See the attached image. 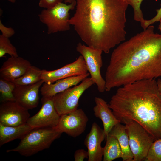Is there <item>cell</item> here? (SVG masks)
Listing matches in <instances>:
<instances>
[{
	"mask_svg": "<svg viewBox=\"0 0 161 161\" xmlns=\"http://www.w3.org/2000/svg\"><path fill=\"white\" fill-rule=\"evenodd\" d=\"M150 25L113 51L106 72V91L161 76V34Z\"/></svg>",
	"mask_w": 161,
	"mask_h": 161,
	"instance_id": "1",
	"label": "cell"
},
{
	"mask_svg": "<svg viewBox=\"0 0 161 161\" xmlns=\"http://www.w3.org/2000/svg\"><path fill=\"white\" fill-rule=\"evenodd\" d=\"M128 5L124 0H76L69 22L87 46L108 53L125 40Z\"/></svg>",
	"mask_w": 161,
	"mask_h": 161,
	"instance_id": "2",
	"label": "cell"
},
{
	"mask_svg": "<svg viewBox=\"0 0 161 161\" xmlns=\"http://www.w3.org/2000/svg\"><path fill=\"white\" fill-rule=\"evenodd\" d=\"M120 122H137L153 137H161V95L155 79L140 80L120 87L108 104Z\"/></svg>",
	"mask_w": 161,
	"mask_h": 161,
	"instance_id": "3",
	"label": "cell"
},
{
	"mask_svg": "<svg viewBox=\"0 0 161 161\" xmlns=\"http://www.w3.org/2000/svg\"><path fill=\"white\" fill-rule=\"evenodd\" d=\"M62 134L55 127L33 129L21 139L17 147L7 150L6 152H17L23 156H30L49 148Z\"/></svg>",
	"mask_w": 161,
	"mask_h": 161,
	"instance_id": "4",
	"label": "cell"
},
{
	"mask_svg": "<svg viewBox=\"0 0 161 161\" xmlns=\"http://www.w3.org/2000/svg\"><path fill=\"white\" fill-rule=\"evenodd\" d=\"M129 137V144L133 155V161L145 160L149 150L154 140L141 125L131 119L123 120Z\"/></svg>",
	"mask_w": 161,
	"mask_h": 161,
	"instance_id": "5",
	"label": "cell"
},
{
	"mask_svg": "<svg viewBox=\"0 0 161 161\" xmlns=\"http://www.w3.org/2000/svg\"><path fill=\"white\" fill-rule=\"evenodd\" d=\"M76 1L69 4L61 2L53 7L44 9L38 15L40 21L47 27V34L68 30L70 29L69 11L76 7Z\"/></svg>",
	"mask_w": 161,
	"mask_h": 161,
	"instance_id": "6",
	"label": "cell"
},
{
	"mask_svg": "<svg viewBox=\"0 0 161 161\" xmlns=\"http://www.w3.org/2000/svg\"><path fill=\"white\" fill-rule=\"evenodd\" d=\"M94 84L91 77H87L79 84L71 87L53 97L54 105L58 114L61 116L77 109L80 97Z\"/></svg>",
	"mask_w": 161,
	"mask_h": 161,
	"instance_id": "7",
	"label": "cell"
},
{
	"mask_svg": "<svg viewBox=\"0 0 161 161\" xmlns=\"http://www.w3.org/2000/svg\"><path fill=\"white\" fill-rule=\"evenodd\" d=\"M76 50L83 57L88 72L96 85L98 90L100 93L106 91V81L100 72L103 65L102 54L103 52L81 42L77 44Z\"/></svg>",
	"mask_w": 161,
	"mask_h": 161,
	"instance_id": "8",
	"label": "cell"
},
{
	"mask_svg": "<svg viewBox=\"0 0 161 161\" xmlns=\"http://www.w3.org/2000/svg\"><path fill=\"white\" fill-rule=\"evenodd\" d=\"M41 101V108L36 114L29 118L27 123L33 129L55 127L60 116L55 108L53 97L42 96Z\"/></svg>",
	"mask_w": 161,
	"mask_h": 161,
	"instance_id": "9",
	"label": "cell"
},
{
	"mask_svg": "<svg viewBox=\"0 0 161 161\" xmlns=\"http://www.w3.org/2000/svg\"><path fill=\"white\" fill-rule=\"evenodd\" d=\"M88 121L84 111L78 109L72 112L61 115L55 128L61 133H65L75 138L84 131Z\"/></svg>",
	"mask_w": 161,
	"mask_h": 161,
	"instance_id": "10",
	"label": "cell"
},
{
	"mask_svg": "<svg viewBox=\"0 0 161 161\" xmlns=\"http://www.w3.org/2000/svg\"><path fill=\"white\" fill-rule=\"evenodd\" d=\"M88 72L84 58L80 55L73 62L58 69L52 71L42 70L41 79L44 83H51L60 79Z\"/></svg>",
	"mask_w": 161,
	"mask_h": 161,
	"instance_id": "11",
	"label": "cell"
},
{
	"mask_svg": "<svg viewBox=\"0 0 161 161\" xmlns=\"http://www.w3.org/2000/svg\"><path fill=\"white\" fill-rule=\"evenodd\" d=\"M28 110L15 101L1 103L0 123L6 126H16L27 123L30 117Z\"/></svg>",
	"mask_w": 161,
	"mask_h": 161,
	"instance_id": "12",
	"label": "cell"
},
{
	"mask_svg": "<svg viewBox=\"0 0 161 161\" xmlns=\"http://www.w3.org/2000/svg\"><path fill=\"white\" fill-rule=\"evenodd\" d=\"M44 83L41 80L33 84L16 85L13 92L15 101L28 110L37 107L39 88Z\"/></svg>",
	"mask_w": 161,
	"mask_h": 161,
	"instance_id": "13",
	"label": "cell"
},
{
	"mask_svg": "<svg viewBox=\"0 0 161 161\" xmlns=\"http://www.w3.org/2000/svg\"><path fill=\"white\" fill-rule=\"evenodd\" d=\"M106 138L103 129L96 123L94 122L84 142L85 145L87 149L88 161L102 160L103 148L101 146V143Z\"/></svg>",
	"mask_w": 161,
	"mask_h": 161,
	"instance_id": "14",
	"label": "cell"
},
{
	"mask_svg": "<svg viewBox=\"0 0 161 161\" xmlns=\"http://www.w3.org/2000/svg\"><path fill=\"white\" fill-rule=\"evenodd\" d=\"M27 60L19 57L11 56L0 69V78L13 81L21 76L31 66Z\"/></svg>",
	"mask_w": 161,
	"mask_h": 161,
	"instance_id": "15",
	"label": "cell"
},
{
	"mask_svg": "<svg viewBox=\"0 0 161 161\" xmlns=\"http://www.w3.org/2000/svg\"><path fill=\"white\" fill-rule=\"evenodd\" d=\"M89 75V73L88 72L82 75L60 79L54 83H44L40 89L41 94L43 97H53L72 86L77 85Z\"/></svg>",
	"mask_w": 161,
	"mask_h": 161,
	"instance_id": "16",
	"label": "cell"
},
{
	"mask_svg": "<svg viewBox=\"0 0 161 161\" xmlns=\"http://www.w3.org/2000/svg\"><path fill=\"white\" fill-rule=\"evenodd\" d=\"M94 100L95 105L93 109L94 114L96 117L102 120L103 130L106 137L112 128L120 122L115 116L108 104L104 100L96 97Z\"/></svg>",
	"mask_w": 161,
	"mask_h": 161,
	"instance_id": "17",
	"label": "cell"
},
{
	"mask_svg": "<svg viewBox=\"0 0 161 161\" xmlns=\"http://www.w3.org/2000/svg\"><path fill=\"white\" fill-rule=\"evenodd\" d=\"M108 135L114 137L118 140L122 150L123 161H133L134 156L130 149L125 125L118 123L112 128Z\"/></svg>",
	"mask_w": 161,
	"mask_h": 161,
	"instance_id": "18",
	"label": "cell"
},
{
	"mask_svg": "<svg viewBox=\"0 0 161 161\" xmlns=\"http://www.w3.org/2000/svg\"><path fill=\"white\" fill-rule=\"evenodd\" d=\"M33 129L27 123L16 126H6L0 123V146L14 140L21 139Z\"/></svg>",
	"mask_w": 161,
	"mask_h": 161,
	"instance_id": "19",
	"label": "cell"
},
{
	"mask_svg": "<svg viewBox=\"0 0 161 161\" xmlns=\"http://www.w3.org/2000/svg\"><path fill=\"white\" fill-rule=\"evenodd\" d=\"M105 146L103 148V161H112L121 158V149L117 139L115 137L107 135Z\"/></svg>",
	"mask_w": 161,
	"mask_h": 161,
	"instance_id": "20",
	"label": "cell"
},
{
	"mask_svg": "<svg viewBox=\"0 0 161 161\" xmlns=\"http://www.w3.org/2000/svg\"><path fill=\"white\" fill-rule=\"evenodd\" d=\"M42 70L34 66L31 65L21 76L14 80L16 85H24L33 84L41 80Z\"/></svg>",
	"mask_w": 161,
	"mask_h": 161,
	"instance_id": "21",
	"label": "cell"
},
{
	"mask_svg": "<svg viewBox=\"0 0 161 161\" xmlns=\"http://www.w3.org/2000/svg\"><path fill=\"white\" fill-rule=\"evenodd\" d=\"M13 82L0 78V92L1 103L15 101L13 92L16 86Z\"/></svg>",
	"mask_w": 161,
	"mask_h": 161,
	"instance_id": "22",
	"label": "cell"
},
{
	"mask_svg": "<svg viewBox=\"0 0 161 161\" xmlns=\"http://www.w3.org/2000/svg\"><path fill=\"white\" fill-rule=\"evenodd\" d=\"M8 54L11 56L17 57V53L16 47L11 43L8 38L0 35V57Z\"/></svg>",
	"mask_w": 161,
	"mask_h": 161,
	"instance_id": "23",
	"label": "cell"
},
{
	"mask_svg": "<svg viewBox=\"0 0 161 161\" xmlns=\"http://www.w3.org/2000/svg\"><path fill=\"white\" fill-rule=\"evenodd\" d=\"M145 160L161 161V137L152 143Z\"/></svg>",
	"mask_w": 161,
	"mask_h": 161,
	"instance_id": "24",
	"label": "cell"
},
{
	"mask_svg": "<svg viewBox=\"0 0 161 161\" xmlns=\"http://www.w3.org/2000/svg\"><path fill=\"white\" fill-rule=\"evenodd\" d=\"M128 4L131 6L134 12V20L142 24L145 19H144L142 11L140 8L141 3L143 0H124Z\"/></svg>",
	"mask_w": 161,
	"mask_h": 161,
	"instance_id": "25",
	"label": "cell"
},
{
	"mask_svg": "<svg viewBox=\"0 0 161 161\" xmlns=\"http://www.w3.org/2000/svg\"><path fill=\"white\" fill-rule=\"evenodd\" d=\"M157 12L156 16L152 18L149 20L145 19L141 26L143 30L145 29L154 23L160 21L161 18V7L159 9L156 10Z\"/></svg>",
	"mask_w": 161,
	"mask_h": 161,
	"instance_id": "26",
	"label": "cell"
},
{
	"mask_svg": "<svg viewBox=\"0 0 161 161\" xmlns=\"http://www.w3.org/2000/svg\"><path fill=\"white\" fill-rule=\"evenodd\" d=\"M63 0H39V7L44 9L53 7L59 3L62 2Z\"/></svg>",
	"mask_w": 161,
	"mask_h": 161,
	"instance_id": "27",
	"label": "cell"
},
{
	"mask_svg": "<svg viewBox=\"0 0 161 161\" xmlns=\"http://www.w3.org/2000/svg\"><path fill=\"white\" fill-rule=\"evenodd\" d=\"M88 152L84 149H78L75 152L74 158L75 161H83L85 159L88 158Z\"/></svg>",
	"mask_w": 161,
	"mask_h": 161,
	"instance_id": "28",
	"label": "cell"
},
{
	"mask_svg": "<svg viewBox=\"0 0 161 161\" xmlns=\"http://www.w3.org/2000/svg\"><path fill=\"white\" fill-rule=\"evenodd\" d=\"M0 30L2 32V35L4 36L9 38L12 36L15 33L14 29L12 27H5L0 20Z\"/></svg>",
	"mask_w": 161,
	"mask_h": 161,
	"instance_id": "29",
	"label": "cell"
},
{
	"mask_svg": "<svg viewBox=\"0 0 161 161\" xmlns=\"http://www.w3.org/2000/svg\"><path fill=\"white\" fill-rule=\"evenodd\" d=\"M157 83L158 91L161 95V79H158Z\"/></svg>",
	"mask_w": 161,
	"mask_h": 161,
	"instance_id": "30",
	"label": "cell"
},
{
	"mask_svg": "<svg viewBox=\"0 0 161 161\" xmlns=\"http://www.w3.org/2000/svg\"><path fill=\"white\" fill-rule=\"evenodd\" d=\"M64 1L65 3H68L70 4L74 1H76V0H64Z\"/></svg>",
	"mask_w": 161,
	"mask_h": 161,
	"instance_id": "31",
	"label": "cell"
},
{
	"mask_svg": "<svg viewBox=\"0 0 161 161\" xmlns=\"http://www.w3.org/2000/svg\"><path fill=\"white\" fill-rule=\"evenodd\" d=\"M160 24L159 25L158 29L160 30L161 32V18L160 20Z\"/></svg>",
	"mask_w": 161,
	"mask_h": 161,
	"instance_id": "32",
	"label": "cell"
},
{
	"mask_svg": "<svg viewBox=\"0 0 161 161\" xmlns=\"http://www.w3.org/2000/svg\"><path fill=\"white\" fill-rule=\"evenodd\" d=\"M7 0L12 3H14L16 1V0Z\"/></svg>",
	"mask_w": 161,
	"mask_h": 161,
	"instance_id": "33",
	"label": "cell"
}]
</instances>
